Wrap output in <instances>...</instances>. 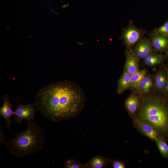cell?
I'll return each mask as SVG.
<instances>
[{
    "label": "cell",
    "mask_w": 168,
    "mask_h": 168,
    "mask_svg": "<svg viewBox=\"0 0 168 168\" xmlns=\"http://www.w3.org/2000/svg\"><path fill=\"white\" fill-rule=\"evenodd\" d=\"M84 102L83 95L71 82L60 81L47 84L37 92L36 110L50 121L69 119L79 113Z\"/></svg>",
    "instance_id": "obj_1"
},
{
    "label": "cell",
    "mask_w": 168,
    "mask_h": 168,
    "mask_svg": "<svg viewBox=\"0 0 168 168\" xmlns=\"http://www.w3.org/2000/svg\"><path fill=\"white\" fill-rule=\"evenodd\" d=\"M27 124L25 130L4 142L9 153L17 158L38 152L45 142L44 129L31 121H27Z\"/></svg>",
    "instance_id": "obj_2"
},
{
    "label": "cell",
    "mask_w": 168,
    "mask_h": 168,
    "mask_svg": "<svg viewBox=\"0 0 168 168\" xmlns=\"http://www.w3.org/2000/svg\"><path fill=\"white\" fill-rule=\"evenodd\" d=\"M138 119L150 124L158 132L168 131V106L159 97L151 96L145 99L141 107Z\"/></svg>",
    "instance_id": "obj_3"
},
{
    "label": "cell",
    "mask_w": 168,
    "mask_h": 168,
    "mask_svg": "<svg viewBox=\"0 0 168 168\" xmlns=\"http://www.w3.org/2000/svg\"><path fill=\"white\" fill-rule=\"evenodd\" d=\"M145 33L143 30L137 28L133 21L130 20L128 26L122 30L121 38L126 46L130 48L136 44L143 37Z\"/></svg>",
    "instance_id": "obj_4"
},
{
    "label": "cell",
    "mask_w": 168,
    "mask_h": 168,
    "mask_svg": "<svg viewBox=\"0 0 168 168\" xmlns=\"http://www.w3.org/2000/svg\"><path fill=\"white\" fill-rule=\"evenodd\" d=\"M35 107L34 104L23 105L17 102L16 109L13 111L15 115L13 121L21 124L23 120H27L28 122L34 120L36 109Z\"/></svg>",
    "instance_id": "obj_5"
},
{
    "label": "cell",
    "mask_w": 168,
    "mask_h": 168,
    "mask_svg": "<svg viewBox=\"0 0 168 168\" xmlns=\"http://www.w3.org/2000/svg\"><path fill=\"white\" fill-rule=\"evenodd\" d=\"M154 49L150 39L143 37L136 44L132 50L139 58L144 59L153 52Z\"/></svg>",
    "instance_id": "obj_6"
},
{
    "label": "cell",
    "mask_w": 168,
    "mask_h": 168,
    "mask_svg": "<svg viewBox=\"0 0 168 168\" xmlns=\"http://www.w3.org/2000/svg\"><path fill=\"white\" fill-rule=\"evenodd\" d=\"M154 50L159 52L166 51L168 49V37L153 31L148 34Z\"/></svg>",
    "instance_id": "obj_7"
},
{
    "label": "cell",
    "mask_w": 168,
    "mask_h": 168,
    "mask_svg": "<svg viewBox=\"0 0 168 168\" xmlns=\"http://www.w3.org/2000/svg\"><path fill=\"white\" fill-rule=\"evenodd\" d=\"M124 70L130 74L136 72L139 69V58L133 50L126 51Z\"/></svg>",
    "instance_id": "obj_8"
},
{
    "label": "cell",
    "mask_w": 168,
    "mask_h": 168,
    "mask_svg": "<svg viewBox=\"0 0 168 168\" xmlns=\"http://www.w3.org/2000/svg\"><path fill=\"white\" fill-rule=\"evenodd\" d=\"M134 121L139 130L147 137L156 141L159 138L158 131L150 124L137 118Z\"/></svg>",
    "instance_id": "obj_9"
},
{
    "label": "cell",
    "mask_w": 168,
    "mask_h": 168,
    "mask_svg": "<svg viewBox=\"0 0 168 168\" xmlns=\"http://www.w3.org/2000/svg\"><path fill=\"white\" fill-rule=\"evenodd\" d=\"M2 98L3 103L2 106L0 108V115L6 121V127L10 129L12 123L10 118L13 114V111L12 108V105L7 95L3 96Z\"/></svg>",
    "instance_id": "obj_10"
},
{
    "label": "cell",
    "mask_w": 168,
    "mask_h": 168,
    "mask_svg": "<svg viewBox=\"0 0 168 168\" xmlns=\"http://www.w3.org/2000/svg\"><path fill=\"white\" fill-rule=\"evenodd\" d=\"M168 78V72L163 68L160 69L155 78L154 87L156 90L162 91L165 90Z\"/></svg>",
    "instance_id": "obj_11"
},
{
    "label": "cell",
    "mask_w": 168,
    "mask_h": 168,
    "mask_svg": "<svg viewBox=\"0 0 168 168\" xmlns=\"http://www.w3.org/2000/svg\"><path fill=\"white\" fill-rule=\"evenodd\" d=\"M166 56L165 55L152 52L144 58V63L148 66H155L162 63L166 58Z\"/></svg>",
    "instance_id": "obj_12"
},
{
    "label": "cell",
    "mask_w": 168,
    "mask_h": 168,
    "mask_svg": "<svg viewBox=\"0 0 168 168\" xmlns=\"http://www.w3.org/2000/svg\"><path fill=\"white\" fill-rule=\"evenodd\" d=\"M131 74L124 71L118 82L117 91L120 94L131 86Z\"/></svg>",
    "instance_id": "obj_13"
},
{
    "label": "cell",
    "mask_w": 168,
    "mask_h": 168,
    "mask_svg": "<svg viewBox=\"0 0 168 168\" xmlns=\"http://www.w3.org/2000/svg\"><path fill=\"white\" fill-rule=\"evenodd\" d=\"M106 159L100 156H94L85 165V167L91 168H102L106 165Z\"/></svg>",
    "instance_id": "obj_14"
},
{
    "label": "cell",
    "mask_w": 168,
    "mask_h": 168,
    "mask_svg": "<svg viewBox=\"0 0 168 168\" xmlns=\"http://www.w3.org/2000/svg\"><path fill=\"white\" fill-rule=\"evenodd\" d=\"M146 75V72L145 69L139 70L136 72L131 74V87L139 91V83Z\"/></svg>",
    "instance_id": "obj_15"
},
{
    "label": "cell",
    "mask_w": 168,
    "mask_h": 168,
    "mask_svg": "<svg viewBox=\"0 0 168 168\" xmlns=\"http://www.w3.org/2000/svg\"><path fill=\"white\" fill-rule=\"evenodd\" d=\"M139 104L138 97L135 95H132L126 100L125 105L126 109L131 114H134L137 110Z\"/></svg>",
    "instance_id": "obj_16"
},
{
    "label": "cell",
    "mask_w": 168,
    "mask_h": 168,
    "mask_svg": "<svg viewBox=\"0 0 168 168\" xmlns=\"http://www.w3.org/2000/svg\"><path fill=\"white\" fill-rule=\"evenodd\" d=\"M153 84V80L151 77L146 75L139 83V91L142 93H147L151 90Z\"/></svg>",
    "instance_id": "obj_17"
},
{
    "label": "cell",
    "mask_w": 168,
    "mask_h": 168,
    "mask_svg": "<svg viewBox=\"0 0 168 168\" xmlns=\"http://www.w3.org/2000/svg\"><path fill=\"white\" fill-rule=\"evenodd\" d=\"M159 150L161 154L164 156H168V145L159 138L156 141Z\"/></svg>",
    "instance_id": "obj_18"
},
{
    "label": "cell",
    "mask_w": 168,
    "mask_h": 168,
    "mask_svg": "<svg viewBox=\"0 0 168 168\" xmlns=\"http://www.w3.org/2000/svg\"><path fill=\"white\" fill-rule=\"evenodd\" d=\"M79 162L72 159L67 160L64 164V167L65 168H85Z\"/></svg>",
    "instance_id": "obj_19"
},
{
    "label": "cell",
    "mask_w": 168,
    "mask_h": 168,
    "mask_svg": "<svg viewBox=\"0 0 168 168\" xmlns=\"http://www.w3.org/2000/svg\"><path fill=\"white\" fill-rule=\"evenodd\" d=\"M153 31L168 37V20L160 26L155 29Z\"/></svg>",
    "instance_id": "obj_20"
},
{
    "label": "cell",
    "mask_w": 168,
    "mask_h": 168,
    "mask_svg": "<svg viewBox=\"0 0 168 168\" xmlns=\"http://www.w3.org/2000/svg\"><path fill=\"white\" fill-rule=\"evenodd\" d=\"M113 167L114 168H125L124 164L122 162L119 161H115L112 162Z\"/></svg>",
    "instance_id": "obj_21"
},
{
    "label": "cell",
    "mask_w": 168,
    "mask_h": 168,
    "mask_svg": "<svg viewBox=\"0 0 168 168\" xmlns=\"http://www.w3.org/2000/svg\"><path fill=\"white\" fill-rule=\"evenodd\" d=\"M166 92V93L168 95V78H167V81L166 84V85L165 89V90Z\"/></svg>",
    "instance_id": "obj_22"
},
{
    "label": "cell",
    "mask_w": 168,
    "mask_h": 168,
    "mask_svg": "<svg viewBox=\"0 0 168 168\" xmlns=\"http://www.w3.org/2000/svg\"><path fill=\"white\" fill-rule=\"evenodd\" d=\"M166 54L167 55H168V49H167L166 51Z\"/></svg>",
    "instance_id": "obj_23"
}]
</instances>
